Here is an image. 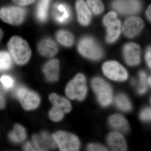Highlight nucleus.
Masks as SVG:
<instances>
[{
    "mask_svg": "<svg viewBox=\"0 0 151 151\" xmlns=\"http://www.w3.org/2000/svg\"><path fill=\"white\" fill-rule=\"evenodd\" d=\"M8 48L18 64L23 65L29 60L31 50L28 44L19 37H13L8 43Z\"/></svg>",
    "mask_w": 151,
    "mask_h": 151,
    "instance_id": "f257e3e1",
    "label": "nucleus"
},
{
    "mask_svg": "<svg viewBox=\"0 0 151 151\" xmlns=\"http://www.w3.org/2000/svg\"><path fill=\"white\" fill-rule=\"evenodd\" d=\"M78 49L83 56L92 60H99L103 56L102 47L94 38L90 37H85L80 40Z\"/></svg>",
    "mask_w": 151,
    "mask_h": 151,
    "instance_id": "f03ea898",
    "label": "nucleus"
},
{
    "mask_svg": "<svg viewBox=\"0 0 151 151\" xmlns=\"http://www.w3.org/2000/svg\"><path fill=\"white\" fill-rule=\"evenodd\" d=\"M86 82V78L83 74H77L66 86L65 93L67 97L72 100L84 99L87 92Z\"/></svg>",
    "mask_w": 151,
    "mask_h": 151,
    "instance_id": "7ed1b4c3",
    "label": "nucleus"
},
{
    "mask_svg": "<svg viewBox=\"0 0 151 151\" xmlns=\"http://www.w3.org/2000/svg\"><path fill=\"white\" fill-rule=\"evenodd\" d=\"M92 86L101 105L107 106L111 104L113 92L111 86L107 82L102 78L96 77L92 80Z\"/></svg>",
    "mask_w": 151,
    "mask_h": 151,
    "instance_id": "20e7f679",
    "label": "nucleus"
},
{
    "mask_svg": "<svg viewBox=\"0 0 151 151\" xmlns=\"http://www.w3.org/2000/svg\"><path fill=\"white\" fill-rule=\"evenodd\" d=\"M52 137L60 150L76 151L79 150L80 142L78 138L73 134L59 131L53 134Z\"/></svg>",
    "mask_w": 151,
    "mask_h": 151,
    "instance_id": "39448f33",
    "label": "nucleus"
},
{
    "mask_svg": "<svg viewBox=\"0 0 151 151\" xmlns=\"http://www.w3.org/2000/svg\"><path fill=\"white\" fill-rule=\"evenodd\" d=\"M103 71L105 76L115 81H125L128 77V72L125 68L115 61L105 63L103 66Z\"/></svg>",
    "mask_w": 151,
    "mask_h": 151,
    "instance_id": "423d86ee",
    "label": "nucleus"
},
{
    "mask_svg": "<svg viewBox=\"0 0 151 151\" xmlns=\"http://www.w3.org/2000/svg\"><path fill=\"white\" fill-rule=\"evenodd\" d=\"M24 9L17 6L3 8L0 10V17L4 21L12 24H19L24 20Z\"/></svg>",
    "mask_w": 151,
    "mask_h": 151,
    "instance_id": "0eeeda50",
    "label": "nucleus"
},
{
    "mask_svg": "<svg viewBox=\"0 0 151 151\" xmlns=\"http://www.w3.org/2000/svg\"><path fill=\"white\" fill-rule=\"evenodd\" d=\"M15 94L26 110L35 109L39 105L40 99L38 95L24 87H20L18 88L16 91Z\"/></svg>",
    "mask_w": 151,
    "mask_h": 151,
    "instance_id": "6e6552de",
    "label": "nucleus"
},
{
    "mask_svg": "<svg viewBox=\"0 0 151 151\" xmlns=\"http://www.w3.org/2000/svg\"><path fill=\"white\" fill-rule=\"evenodd\" d=\"M112 6L114 9L123 15L138 13L142 7L139 0H116L112 4Z\"/></svg>",
    "mask_w": 151,
    "mask_h": 151,
    "instance_id": "1a4fd4ad",
    "label": "nucleus"
},
{
    "mask_svg": "<svg viewBox=\"0 0 151 151\" xmlns=\"http://www.w3.org/2000/svg\"><path fill=\"white\" fill-rule=\"evenodd\" d=\"M142 20L138 17H131L126 20L123 27L124 35L129 38L135 37L144 27Z\"/></svg>",
    "mask_w": 151,
    "mask_h": 151,
    "instance_id": "9d476101",
    "label": "nucleus"
},
{
    "mask_svg": "<svg viewBox=\"0 0 151 151\" xmlns=\"http://www.w3.org/2000/svg\"><path fill=\"white\" fill-rule=\"evenodd\" d=\"M124 59L128 65L135 66L140 61L141 50L137 44L129 43L124 45L123 48Z\"/></svg>",
    "mask_w": 151,
    "mask_h": 151,
    "instance_id": "9b49d317",
    "label": "nucleus"
},
{
    "mask_svg": "<svg viewBox=\"0 0 151 151\" xmlns=\"http://www.w3.org/2000/svg\"><path fill=\"white\" fill-rule=\"evenodd\" d=\"M34 144L37 150L47 151L56 148L57 144L53 137L47 132H43L33 137Z\"/></svg>",
    "mask_w": 151,
    "mask_h": 151,
    "instance_id": "f8f14e48",
    "label": "nucleus"
},
{
    "mask_svg": "<svg viewBox=\"0 0 151 151\" xmlns=\"http://www.w3.org/2000/svg\"><path fill=\"white\" fill-rule=\"evenodd\" d=\"M71 10L67 5L63 3H57L52 9V16L55 20L60 24L67 23L71 19Z\"/></svg>",
    "mask_w": 151,
    "mask_h": 151,
    "instance_id": "ddd939ff",
    "label": "nucleus"
},
{
    "mask_svg": "<svg viewBox=\"0 0 151 151\" xmlns=\"http://www.w3.org/2000/svg\"><path fill=\"white\" fill-rule=\"evenodd\" d=\"M76 10L78 22L83 26L90 23L92 15L88 6L83 0H78L76 2Z\"/></svg>",
    "mask_w": 151,
    "mask_h": 151,
    "instance_id": "4468645a",
    "label": "nucleus"
},
{
    "mask_svg": "<svg viewBox=\"0 0 151 151\" xmlns=\"http://www.w3.org/2000/svg\"><path fill=\"white\" fill-rule=\"evenodd\" d=\"M108 142L112 150H127L126 141L124 137L120 133L116 132L111 133L108 136Z\"/></svg>",
    "mask_w": 151,
    "mask_h": 151,
    "instance_id": "2eb2a0df",
    "label": "nucleus"
},
{
    "mask_svg": "<svg viewBox=\"0 0 151 151\" xmlns=\"http://www.w3.org/2000/svg\"><path fill=\"white\" fill-rule=\"evenodd\" d=\"M38 51L43 56L51 57L58 51L56 43L50 39L47 38L41 41L38 45Z\"/></svg>",
    "mask_w": 151,
    "mask_h": 151,
    "instance_id": "dca6fc26",
    "label": "nucleus"
},
{
    "mask_svg": "<svg viewBox=\"0 0 151 151\" xmlns=\"http://www.w3.org/2000/svg\"><path fill=\"white\" fill-rule=\"evenodd\" d=\"M59 62L57 59H52L47 63L43 68V71L47 80L55 81L59 76Z\"/></svg>",
    "mask_w": 151,
    "mask_h": 151,
    "instance_id": "f3484780",
    "label": "nucleus"
},
{
    "mask_svg": "<svg viewBox=\"0 0 151 151\" xmlns=\"http://www.w3.org/2000/svg\"><path fill=\"white\" fill-rule=\"evenodd\" d=\"M106 41L109 43H113L119 38L121 31V22L118 19L109 24L107 26Z\"/></svg>",
    "mask_w": 151,
    "mask_h": 151,
    "instance_id": "a211bd4d",
    "label": "nucleus"
},
{
    "mask_svg": "<svg viewBox=\"0 0 151 151\" xmlns=\"http://www.w3.org/2000/svg\"><path fill=\"white\" fill-rule=\"evenodd\" d=\"M49 98L53 106L59 108L63 113H68L71 110V104L65 98L60 97L55 93L50 94Z\"/></svg>",
    "mask_w": 151,
    "mask_h": 151,
    "instance_id": "6ab92c4d",
    "label": "nucleus"
},
{
    "mask_svg": "<svg viewBox=\"0 0 151 151\" xmlns=\"http://www.w3.org/2000/svg\"><path fill=\"white\" fill-rule=\"evenodd\" d=\"M111 126L121 132H126L129 130V123L124 117L119 114H115L109 119Z\"/></svg>",
    "mask_w": 151,
    "mask_h": 151,
    "instance_id": "aec40b11",
    "label": "nucleus"
},
{
    "mask_svg": "<svg viewBox=\"0 0 151 151\" xmlns=\"http://www.w3.org/2000/svg\"><path fill=\"white\" fill-rule=\"evenodd\" d=\"M57 40L60 43L66 47H70L74 42V37L69 32L64 30H60L57 32Z\"/></svg>",
    "mask_w": 151,
    "mask_h": 151,
    "instance_id": "412c9836",
    "label": "nucleus"
},
{
    "mask_svg": "<svg viewBox=\"0 0 151 151\" xmlns=\"http://www.w3.org/2000/svg\"><path fill=\"white\" fill-rule=\"evenodd\" d=\"M9 137L11 140L14 142H21L26 137L25 130L22 126L17 124L14 127L13 130L10 133Z\"/></svg>",
    "mask_w": 151,
    "mask_h": 151,
    "instance_id": "4be33fe9",
    "label": "nucleus"
},
{
    "mask_svg": "<svg viewBox=\"0 0 151 151\" xmlns=\"http://www.w3.org/2000/svg\"><path fill=\"white\" fill-rule=\"evenodd\" d=\"M50 0H40L38 5L37 16L40 21L44 22L47 17Z\"/></svg>",
    "mask_w": 151,
    "mask_h": 151,
    "instance_id": "5701e85b",
    "label": "nucleus"
},
{
    "mask_svg": "<svg viewBox=\"0 0 151 151\" xmlns=\"http://www.w3.org/2000/svg\"><path fill=\"white\" fill-rule=\"evenodd\" d=\"M117 107L124 111H129L132 109V105L128 97L123 94H119L115 99Z\"/></svg>",
    "mask_w": 151,
    "mask_h": 151,
    "instance_id": "b1692460",
    "label": "nucleus"
},
{
    "mask_svg": "<svg viewBox=\"0 0 151 151\" xmlns=\"http://www.w3.org/2000/svg\"><path fill=\"white\" fill-rule=\"evenodd\" d=\"M10 55L5 51L0 52V70H8L12 65Z\"/></svg>",
    "mask_w": 151,
    "mask_h": 151,
    "instance_id": "393cba45",
    "label": "nucleus"
},
{
    "mask_svg": "<svg viewBox=\"0 0 151 151\" xmlns=\"http://www.w3.org/2000/svg\"><path fill=\"white\" fill-rule=\"evenodd\" d=\"M87 3L95 14H100L104 11V6L101 0H87Z\"/></svg>",
    "mask_w": 151,
    "mask_h": 151,
    "instance_id": "a878e982",
    "label": "nucleus"
},
{
    "mask_svg": "<svg viewBox=\"0 0 151 151\" xmlns=\"http://www.w3.org/2000/svg\"><path fill=\"white\" fill-rule=\"evenodd\" d=\"M64 113L59 108L53 106L50 112L49 116L50 119L54 122H59L62 120Z\"/></svg>",
    "mask_w": 151,
    "mask_h": 151,
    "instance_id": "bb28decb",
    "label": "nucleus"
},
{
    "mask_svg": "<svg viewBox=\"0 0 151 151\" xmlns=\"http://www.w3.org/2000/svg\"><path fill=\"white\" fill-rule=\"evenodd\" d=\"M139 77L140 78V87L138 89V92L139 94H143L147 91V75L144 71H141L139 73Z\"/></svg>",
    "mask_w": 151,
    "mask_h": 151,
    "instance_id": "cd10ccee",
    "label": "nucleus"
},
{
    "mask_svg": "<svg viewBox=\"0 0 151 151\" xmlns=\"http://www.w3.org/2000/svg\"><path fill=\"white\" fill-rule=\"evenodd\" d=\"M117 19V14L114 12H111L108 13L104 17L103 19V23L106 27L109 24L111 23Z\"/></svg>",
    "mask_w": 151,
    "mask_h": 151,
    "instance_id": "c85d7f7f",
    "label": "nucleus"
},
{
    "mask_svg": "<svg viewBox=\"0 0 151 151\" xmlns=\"http://www.w3.org/2000/svg\"><path fill=\"white\" fill-rule=\"evenodd\" d=\"M0 80L4 86L7 89L11 88L13 85V79L8 76H3L1 77Z\"/></svg>",
    "mask_w": 151,
    "mask_h": 151,
    "instance_id": "c756f323",
    "label": "nucleus"
},
{
    "mask_svg": "<svg viewBox=\"0 0 151 151\" xmlns=\"http://www.w3.org/2000/svg\"><path fill=\"white\" fill-rule=\"evenodd\" d=\"M140 119L143 121L147 122L151 120V110L150 108H146L144 109L140 114Z\"/></svg>",
    "mask_w": 151,
    "mask_h": 151,
    "instance_id": "7c9ffc66",
    "label": "nucleus"
},
{
    "mask_svg": "<svg viewBox=\"0 0 151 151\" xmlns=\"http://www.w3.org/2000/svg\"><path fill=\"white\" fill-rule=\"evenodd\" d=\"M89 151H108L107 149L104 146L97 144H91L87 147Z\"/></svg>",
    "mask_w": 151,
    "mask_h": 151,
    "instance_id": "2f4dec72",
    "label": "nucleus"
},
{
    "mask_svg": "<svg viewBox=\"0 0 151 151\" xmlns=\"http://www.w3.org/2000/svg\"><path fill=\"white\" fill-rule=\"evenodd\" d=\"M14 1L20 5L25 6L32 4L35 0H13Z\"/></svg>",
    "mask_w": 151,
    "mask_h": 151,
    "instance_id": "473e14b6",
    "label": "nucleus"
},
{
    "mask_svg": "<svg viewBox=\"0 0 151 151\" xmlns=\"http://www.w3.org/2000/svg\"><path fill=\"white\" fill-rule=\"evenodd\" d=\"M145 59L147 64L151 68V47H149L147 50L145 55Z\"/></svg>",
    "mask_w": 151,
    "mask_h": 151,
    "instance_id": "72a5a7b5",
    "label": "nucleus"
},
{
    "mask_svg": "<svg viewBox=\"0 0 151 151\" xmlns=\"http://www.w3.org/2000/svg\"><path fill=\"white\" fill-rule=\"evenodd\" d=\"M24 149L25 150L27 151L35 150V149L29 143H27V144H26L24 147Z\"/></svg>",
    "mask_w": 151,
    "mask_h": 151,
    "instance_id": "f704fd0d",
    "label": "nucleus"
},
{
    "mask_svg": "<svg viewBox=\"0 0 151 151\" xmlns=\"http://www.w3.org/2000/svg\"><path fill=\"white\" fill-rule=\"evenodd\" d=\"M5 104L4 99V97L0 95V109H2L4 108Z\"/></svg>",
    "mask_w": 151,
    "mask_h": 151,
    "instance_id": "c9c22d12",
    "label": "nucleus"
},
{
    "mask_svg": "<svg viewBox=\"0 0 151 151\" xmlns=\"http://www.w3.org/2000/svg\"><path fill=\"white\" fill-rule=\"evenodd\" d=\"M146 15L150 21H151V5L149 6L146 12Z\"/></svg>",
    "mask_w": 151,
    "mask_h": 151,
    "instance_id": "e433bc0d",
    "label": "nucleus"
},
{
    "mask_svg": "<svg viewBox=\"0 0 151 151\" xmlns=\"http://www.w3.org/2000/svg\"><path fill=\"white\" fill-rule=\"evenodd\" d=\"M3 33L1 29H0V40H1L2 38L3 37Z\"/></svg>",
    "mask_w": 151,
    "mask_h": 151,
    "instance_id": "4c0bfd02",
    "label": "nucleus"
},
{
    "mask_svg": "<svg viewBox=\"0 0 151 151\" xmlns=\"http://www.w3.org/2000/svg\"><path fill=\"white\" fill-rule=\"evenodd\" d=\"M148 82L149 85H151V77L149 78L148 79Z\"/></svg>",
    "mask_w": 151,
    "mask_h": 151,
    "instance_id": "58836bf2",
    "label": "nucleus"
}]
</instances>
